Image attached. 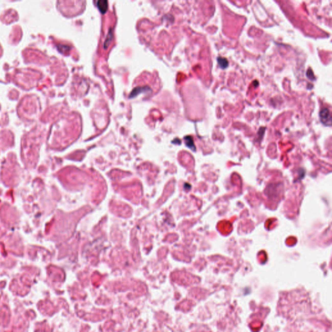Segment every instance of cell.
<instances>
[{
	"label": "cell",
	"instance_id": "2",
	"mask_svg": "<svg viewBox=\"0 0 332 332\" xmlns=\"http://www.w3.org/2000/svg\"><path fill=\"white\" fill-rule=\"evenodd\" d=\"M97 6L98 7L99 10L102 14H104L108 10L109 7V3L107 1L105 0H101V1H98L97 2Z\"/></svg>",
	"mask_w": 332,
	"mask_h": 332
},
{
	"label": "cell",
	"instance_id": "5",
	"mask_svg": "<svg viewBox=\"0 0 332 332\" xmlns=\"http://www.w3.org/2000/svg\"><path fill=\"white\" fill-rule=\"evenodd\" d=\"M307 77L311 80H315V76H314V74L313 73V71L311 70V69H309L307 72Z\"/></svg>",
	"mask_w": 332,
	"mask_h": 332
},
{
	"label": "cell",
	"instance_id": "4",
	"mask_svg": "<svg viewBox=\"0 0 332 332\" xmlns=\"http://www.w3.org/2000/svg\"><path fill=\"white\" fill-rule=\"evenodd\" d=\"M185 139V143H186V145L190 149H193V150H195V147L194 145V143H193V138H192L191 136H186L184 138Z\"/></svg>",
	"mask_w": 332,
	"mask_h": 332
},
{
	"label": "cell",
	"instance_id": "1",
	"mask_svg": "<svg viewBox=\"0 0 332 332\" xmlns=\"http://www.w3.org/2000/svg\"><path fill=\"white\" fill-rule=\"evenodd\" d=\"M321 121L326 126H331V117L330 112L328 109H323L321 110L319 114Z\"/></svg>",
	"mask_w": 332,
	"mask_h": 332
},
{
	"label": "cell",
	"instance_id": "6",
	"mask_svg": "<svg viewBox=\"0 0 332 332\" xmlns=\"http://www.w3.org/2000/svg\"><path fill=\"white\" fill-rule=\"evenodd\" d=\"M111 34H112V32H109V34H108V37H107V40H106L105 43H104V48H107V46H108V45H109V44H110L112 38V37H112Z\"/></svg>",
	"mask_w": 332,
	"mask_h": 332
},
{
	"label": "cell",
	"instance_id": "3",
	"mask_svg": "<svg viewBox=\"0 0 332 332\" xmlns=\"http://www.w3.org/2000/svg\"><path fill=\"white\" fill-rule=\"evenodd\" d=\"M217 62H218L219 66L221 67V68L222 69H225L228 67V62L227 61V58L223 57H221V56H219V57L217 58Z\"/></svg>",
	"mask_w": 332,
	"mask_h": 332
}]
</instances>
